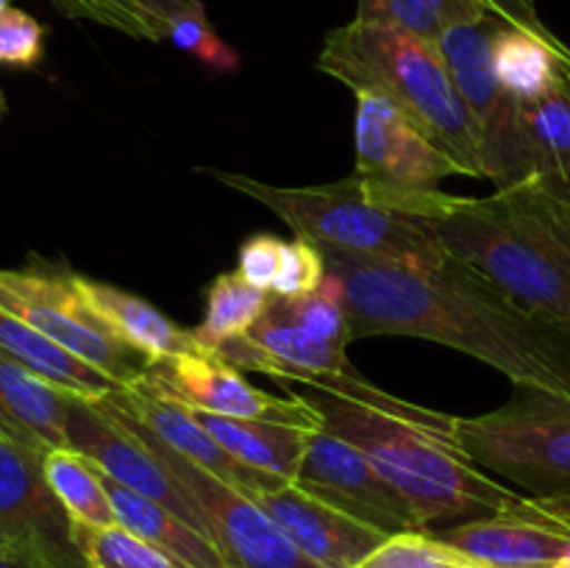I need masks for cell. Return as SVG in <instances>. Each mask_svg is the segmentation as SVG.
Returning a JSON list of instances; mask_svg holds the SVG:
<instances>
[{
    "mask_svg": "<svg viewBox=\"0 0 570 568\" xmlns=\"http://www.w3.org/2000/svg\"><path fill=\"white\" fill-rule=\"evenodd\" d=\"M340 278L351 340L417 337L465 351L504 373L518 388L570 399V340L532 315L465 262L443 267L384 265L345 251L321 248Z\"/></svg>",
    "mask_w": 570,
    "mask_h": 568,
    "instance_id": "cell-1",
    "label": "cell"
},
{
    "mask_svg": "<svg viewBox=\"0 0 570 568\" xmlns=\"http://www.w3.org/2000/svg\"><path fill=\"white\" fill-rule=\"evenodd\" d=\"M445 254L546 323H570V254L554 193L538 178L484 198L451 195L432 217Z\"/></svg>",
    "mask_w": 570,
    "mask_h": 568,
    "instance_id": "cell-2",
    "label": "cell"
},
{
    "mask_svg": "<svg viewBox=\"0 0 570 568\" xmlns=\"http://www.w3.org/2000/svg\"><path fill=\"white\" fill-rule=\"evenodd\" d=\"M315 67L354 92L384 95L468 178H488L476 126L438 42L387 22L351 20L326 33Z\"/></svg>",
    "mask_w": 570,
    "mask_h": 568,
    "instance_id": "cell-3",
    "label": "cell"
},
{
    "mask_svg": "<svg viewBox=\"0 0 570 568\" xmlns=\"http://www.w3.org/2000/svg\"><path fill=\"white\" fill-rule=\"evenodd\" d=\"M304 399L321 412L326 432L356 445L410 501L423 527L445 518L493 516L521 496L493 482L445 434L321 390Z\"/></svg>",
    "mask_w": 570,
    "mask_h": 568,
    "instance_id": "cell-4",
    "label": "cell"
},
{
    "mask_svg": "<svg viewBox=\"0 0 570 568\" xmlns=\"http://www.w3.org/2000/svg\"><path fill=\"white\" fill-rule=\"evenodd\" d=\"M204 173L276 212L295 237L309 239L317 248L345 251L362 259L415 271H434L449 262L432 221L373 204L354 173L317 187H276L228 170Z\"/></svg>",
    "mask_w": 570,
    "mask_h": 568,
    "instance_id": "cell-5",
    "label": "cell"
},
{
    "mask_svg": "<svg viewBox=\"0 0 570 568\" xmlns=\"http://www.w3.org/2000/svg\"><path fill=\"white\" fill-rule=\"evenodd\" d=\"M454 440L473 466L532 496H570V399L515 384L499 410L456 415Z\"/></svg>",
    "mask_w": 570,
    "mask_h": 568,
    "instance_id": "cell-6",
    "label": "cell"
},
{
    "mask_svg": "<svg viewBox=\"0 0 570 568\" xmlns=\"http://www.w3.org/2000/svg\"><path fill=\"white\" fill-rule=\"evenodd\" d=\"M354 95V176L365 195L384 209L432 221L451 200L440 184L465 170L384 95Z\"/></svg>",
    "mask_w": 570,
    "mask_h": 568,
    "instance_id": "cell-7",
    "label": "cell"
},
{
    "mask_svg": "<svg viewBox=\"0 0 570 568\" xmlns=\"http://www.w3.org/2000/svg\"><path fill=\"white\" fill-rule=\"evenodd\" d=\"M215 354L226 360L228 365L239 368V371L265 373V376L278 379V382H304L312 390L390 412L401 421L417 423V427H426L454 440L456 415H445V412L432 410V407L412 404V401H404L399 395L387 393V390L376 388L351 365L345 349L309 337L295 323L284 321L271 310L259 317V323L248 334L217 345Z\"/></svg>",
    "mask_w": 570,
    "mask_h": 568,
    "instance_id": "cell-8",
    "label": "cell"
},
{
    "mask_svg": "<svg viewBox=\"0 0 570 568\" xmlns=\"http://www.w3.org/2000/svg\"><path fill=\"white\" fill-rule=\"evenodd\" d=\"M98 404L111 418L126 423L165 462L178 488L193 499V505L204 516L212 543L220 551L226 568H321L287 538V532L267 516L265 507L256 505L237 484L226 482L198 462L173 451L170 445L154 438L137 418L111 404L109 399H98Z\"/></svg>",
    "mask_w": 570,
    "mask_h": 568,
    "instance_id": "cell-9",
    "label": "cell"
},
{
    "mask_svg": "<svg viewBox=\"0 0 570 568\" xmlns=\"http://www.w3.org/2000/svg\"><path fill=\"white\" fill-rule=\"evenodd\" d=\"M0 310L98 368L120 388L137 382L148 368L142 354L98 321L78 290V273L65 265L31 262L26 267H0Z\"/></svg>",
    "mask_w": 570,
    "mask_h": 568,
    "instance_id": "cell-10",
    "label": "cell"
},
{
    "mask_svg": "<svg viewBox=\"0 0 570 568\" xmlns=\"http://www.w3.org/2000/svg\"><path fill=\"white\" fill-rule=\"evenodd\" d=\"M507 26L499 17L460 22L438 39L443 59L465 100L482 145L484 173L495 189L534 178V159L523 126L521 100L507 92L493 67L495 31Z\"/></svg>",
    "mask_w": 570,
    "mask_h": 568,
    "instance_id": "cell-11",
    "label": "cell"
},
{
    "mask_svg": "<svg viewBox=\"0 0 570 568\" xmlns=\"http://www.w3.org/2000/svg\"><path fill=\"white\" fill-rule=\"evenodd\" d=\"M440 538L479 568H551L570 549V496H518Z\"/></svg>",
    "mask_w": 570,
    "mask_h": 568,
    "instance_id": "cell-12",
    "label": "cell"
},
{
    "mask_svg": "<svg viewBox=\"0 0 570 568\" xmlns=\"http://www.w3.org/2000/svg\"><path fill=\"white\" fill-rule=\"evenodd\" d=\"M142 376L156 390L187 404L189 410L323 429L321 412L304 395L282 399V395L265 393V390L254 388L239 368L228 365L212 351H189V354L150 362Z\"/></svg>",
    "mask_w": 570,
    "mask_h": 568,
    "instance_id": "cell-13",
    "label": "cell"
},
{
    "mask_svg": "<svg viewBox=\"0 0 570 568\" xmlns=\"http://www.w3.org/2000/svg\"><path fill=\"white\" fill-rule=\"evenodd\" d=\"M295 484L387 535L426 529L410 501L371 466V460L326 429H317L309 438Z\"/></svg>",
    "mask_w": 570,
    "mask_h": 568,
    "instance_id": "cell-14",
    "label": "cell"
},
{
    "mask_svg": "<svg viewBox=\"0 0 570 568\" xmlns=\"http://www.w3.org/2000/svg\"><path fill=\"white\" fill-rule=\"evenodd\" d=\"M67 443L78 454L87 457L98 471L111 477L115 482L159 501L167 510L181 516L189 527L204 532L209 538L204 516L193 505L187 493L178 488L176 479L165 468V462L154 454L145 440H139L126 423L111 418L98 401L78 399L70 395V410H67ZM212 540V538H209Z\"/></svg>",
    "mask_w": 570,
    "mask_h": 568,
    "instance_id": "cell-15",
    "label": "cell"
},
{
    "mask_svg": "<svg viewBox=\"0 0 570 568\" xmlns=\"http://www.w3.org/2000/svg\"><path fill=\"white\" fill-rule=\"evenodd\" d=\"M0 540L31 549L48 568H87L72 521L50 490L42 457L0 434Z\"/></svg>",
    "mask_w": 570,
    "mask_h": 568,
    "instance_id": "cell-16",
    "label": "cell"
},
{
    "mask_svg": "<svg viewBox=\"0 0 570 568\" xmlns=\"http://www.w3.org/2000/svg\"><path fill=\"white\" fill-rule=\"evenodd\" d=\"M250 499L321 568H356L390 538L382 529L337 510L295 482H282Z\"/></svg>",
    "mask_w": 570,
    "mask_h": 568,
    "instance_id": "cell-17",
    "label": "cell"
},
{
    "mask_svg": "<svg viewBox=\"0 0 570 568\" xmlns=\"http://www.w3.org/2000/svg\"><path fill=\"white\" fill-rule=\"evenodd\" d=\"M106 399H109L111 404L120 407V410H126L128 415L137 418L154 438H159L161 443L170 445L173 451H178V454L187 457V460L198 462V466L217 473V477H223L226 482L237 484L243 493L254 496L259 493V490L282 484L278 479L265 477V473L243 466L237 457L228 454V451L206 432L204 423L195 418V410H189L187 404H181V401L170 399V395H165L161 390H156L145 376L126 384V388L115 390V393H109Z\"/></svg>",
    "mask_w": 570,
    "mask_h": 568,
    "instance_id": "cell-18",
    "label": "cell"
},
{
    "mask_svg": "<svg viewBox=\"0 0 570 568\" xmlns=\"http://www.w3.org/2000/svg\"><path fill=\"white\" fill-rule=\"evenodd\" d=\"M70 393L33 376L0 354V434L33 454L70 449L67 443Z\"/></svg>",
    "mask_w": 570,
    "mask_h": 568,
    "instance_id": "cell-19",
    "label": "cell"
},
{
    "mask_svg": "<svg viewBox=\"0 0 570 568\" xmlns=\"http://www.w3.org/2000/svg\"><path fill=\"white\" fill-rule=\"evenodd\" d=\"M78 290H81L89 310L98 315V321L120 343L142 354L148 365L167 360V356L206 351L195 337V332L178 326L176 321H170L165 312L156 310L150 301L139 298V295L126 293L115 284L98 282V278L81 276V273H78Z\"/></svg>",
    "mask_w": 570,
    "mask_h": 568,
    "instance_id": "cell-20",
    "label": "cell"
},
{
    "mask_svg": "<svg viewBox=\"0 0 570 568\" xmlns=\"http://www.w3.org/2000/svg\"><path fill=\"white\" fill-rule=\"evenodd\" d=\"M195 418L206 427V432L223 445L243 466L278 479V482H295L301 460L306 454L309 438L317 429L295 427L282 421H262V418H226L198 412Z\"/></svg>",
    "mask_w": 570,
    "mask_h": 568,
    "instance_id": "cell-21",
    "label": "cell"
},
{
    "mask_svg": "<svg viewBox=\"0 0 570 568\" xmlns=\"http://www.w3.org/2000/svg\"><path fill=\"white\" fill-rule=\"evenodd\" d=\"M0 354H6L53 388L78 395V399L98 401L120 390L115 379L100 373L89 362L78 360L76 354L61 349L59 343L39 334L37 329H31L26 321L6 310H0Z\"/></svg>",
    "mask_w": 570,
    "mask_h": 568,
    "instance_id": "cell-22",
    "label": "cell"
},
{
    "mask_svg": "<svg viewBox=\"0 0 570 568\" xmlns=\"http://www.w3.org/2000/svg\"><path fill=\"white\" fill-rule=\"evenodd\" d=\"M98 473L100 479H104L106 496H109L111 510H115V518L120 527L131 529L139 538L150 540V543H156L159 549L170 551L178 560L187 562L189 568H226L217 546L212 543L204 532L189 527L181 516L167 510L159 501L126 488V484L115 482V479L106 477L104 471Z\"/></svg>",
    "mask_w": 570,
    "mask_h": 568,
    "instance_id": "cell-23",
    "label": "cell"
},
{
    "mask_svg": "<svg viewBox=\"0 0 570 568\" xmlns=\"http://www.w3.org/2000/svg\"><path fill=\"white\" fill-rule=\"evenodd\" d=\"M493 67L507 92L529 104L560 81L570 67V48L554 31L501 26L493 39Z\"/></svg>",
    "mask_w": 570,
    "mask_h": 568,
    "instance_id": "cell-24",
    "label": "cell"
},
{
    "mask_svg": "<svg viewBox=\"0 0 570 568\" xmlns=\"http://www.w3.org/2000/svg\"><path fill=\"white\" fill-rule=\"evenodd\" d=\"M534 178L570 198V67L540 98L521 104Z\"/></svg>",
    "mask_w": 570,
    "mask_h": 568,
    "instance_id": "cell-25",
    "label": "cell"
},
{
    "mask_svg": "<svg viewBox=\"0 0 570 568\" xmlns=\"http://www.w3.org/2000/svg\"><path fill=\"white\" fill-rule=\"evenodd\" d=\"M42 471L50 490L65 507L72 523L111 527L117 523L98 468L76 449H56L42 457Z\"/></svg>",
    "mask_w": 570,
    "mask_h": 568,
    "instance_id": "cell-26",
    "label": "cell"
},
{
    "mask_svg": "<svg viewBox=\"0 0 570 568\" xmlns=\"http://www.w3.org/2000/svg\"><path fill=\"white\" fill-rule=\"evenodd\" d=\"M267 304L271 293L248 284L237 271L220 273L206 290V315L204 323L193 329L195 337L215 354L217 345L248 334L267 312Z\"/></svg>",
    "mask_w": 570,
    "mask_h": 568,
    "instance_id": "cell-27",
    "label": "cell"
},
{
    "mask_svg": "<svg viewBox=\"0 0 570 568\" xmlns=\"http://www.w3.org/2000/svg\"><path fill=\"white\" fill-rule=\"evenodd\" d=\"M484 17H499L488 0H356L354 20L387 22L438 42L449 28Z\"/></svg>",
    "mask_w": 570,
    "mask_h": 568,
    "instance_id": "cell-28",
    "label": "cell"
},
{
    "mask_svg": "<svg viewBox=\"0 0 570 568\" xmlns=\"http://www.w3.org/2000/svg\"><path fill=\"white\" fill-rule=\"evenodd\" d=\"M61 14L115 28L134 39L167 42L170 26L195 0H50Z\"/></svg>",
    "mask_w": 570,
    "mask_h": 568,
    "instance_id": "cell-29",
    "label": "cell"
},
{
    "mask_svg": "<svg viewBox=\"0 0 570 568\" xmlns=\"http://www.w3.org/2000/svg\"><path fill=\"white\" fill-rule=\"evenodd\" d=\"M72 540L87 568H189L176 555L139 538L120 523L111 527L72 523Z\"/></svg>",
    "mask_w": 570,
    "mask_h": 568,
    "instance_id": "cell-30",
    "label": "cell"
},
{
    "mask_svg": "<svg viewBox=\"0 0 570 568\" xmlns=\"http://www.w3.org/2000/svg\"><path fill=\"white\" fill-rule=\"evenodd\" d=\"M267 310L276 312L284 321L295 323L301 332H306L315 340H323V343L340 345V349L351 343L343 284H340V278L332 271L326 273L321 287L315 293L304 295V298H278V295L271 293Z\"/></svg>",
    "mask_w": 570,
    "mask_h": 568,
    "instance_id": "cell-31",
    "label": "cell"
},
{
    "mask_svg": "<svg viewBox=\"0 0 570 568\" xmlns=\"http://www.w3.org/2000/svg\"><path fill=\"white\" fill-rule=\"evenodd\" d=\"M356 568H479L462 551L445 543L440 535L417 532L390 535Z\"/></svg>",
    "mask_w": 570,
    "mask_h": 568,
    "instance_id": "cell-32",
    "label": "cell"
},
{
    "mask_svg": "<svg viewBox=\"0 0 570 568\" xmlns=\"http://www.w3.org/2000/svg\"><path fill=\"white\" fill-rule=\"evenodd\" d=\"M167 42H173L178 50L195 56L200 65L212 67L217 72L239 70V53L212 28L209 17H206V6L200 0H195L187 11H181L173 20Z\"/></svg>",
    "mask_w": 570,
    "mask_h": 568,
    "instance_id": "cell-33",
    "label": "cell"
},
{
    "mask_svg": "<svg viewBox=\"0 0 570 568\" xmlns=\"http://www.w3.org/2000/svg\"><path fill=\"white\" fill-rule=\"evenodd\" d=\"M328 267L323 259V251L309 239H289L282 248V262H278L276 282H273V295L278 298H304L315 293L326 278Z\"/></svg>",
    "mask_w": 570,
    "mask_h": 568,
    "instance_id": "cell-34",
    "label": "cell"
},
{
    "mask_svg": "<svg viewBox=\"0 0 570 568\" xmlns=\"http://www.w3.org/2000/svg\"><path fill=\"white\" fill-rule=\"evenodd\" d=\"M45 26L22 9L0 17V67L33 70L45 59Z\"/></svg>",
    "mask_w": 570,
    "mask_h": 568,
    "instance_id": "cell-35",
    "label": "cell"
},
{
    "mask_svg": "<svg viewBox=\"0 0 570 568\" xmlns=\"http://www.w3.org/2000/svg\"><path fill=\"white\" fill-rule=\"evenodd\" d=\"M284 239L273 237V234H254L239 245L237 254V273L254 287L271 293L273 282H276L278 262H282Z\"/></svg>",
    "mask_w": 570,
    "mask_h": 568,
    "instance_id": "cell-36",
    "label": "cell"
},
{
    "mask_svg": "<svg viewBox=\"0 0 570 568\" xmlns=\"http://www.w3.org/2000/svg\"><path fill=\"white\" fill-rule=\"evenodd\" d=\"M490 9L501 17L504 22L518 28H529V31H551L549 26L543 22V17L538 14V6L534 0H488Z\"/></svg>",
    "mask_w": 570,
    "mask_h": 568,
    "instance_id": "cell-37",
    "label": "cell"
},
{
    "mask_svg": "<svg viewBox=\"0 0 570 568\" xmlns=\"http://www.w3.org/2000/svg\"><path fill=\"white\" fill-rule=\"evenodd\" d=\"M0 568H48L31 549L0 540Z\"/></svg>",
    "mask_w": 570,
    "mask_h": 568,
    "instance_id": "cell-38",
    "label": "cell"
},
{
    "mask_svg": "<svg viewBox=\"0 0 570 568\" xmlns=\"http://www.w3.org/2000/svg\"><path fill=\"white\" fill-rule=\"evenodd\" d=\"M551 193H554V189H551ZM554 204H557V217H560V226H562V237H566L568 254H570V198L568 195L554 193Z\"/></svg>",
    "mask_w": 570,
    "mask_h": 568,
    "instance_id": "cell-39",
    "label": "cell"
},
{
    "mask_svg": "<svg viewBox=\"0 0 570 568\" xmlns=\"http://www.w3.org/2000/svg\"><path fill=\"white\" fill-rule=\"evenodd\" d=\"M551 568H570V549L566 551V555H562V560L557 562V566H551Z\"/></svg>",
    "mask_w": 570,
    "mask_h": 568,
    "instance_id": "cell-40",
    "label": "cell"
},
{
    "mask_svg": "<svg viewBox=\"0 0 570 568\" xmlns=\"http://www.w3.org/2000/svg\"><path fill=\"white\" fill-rule=\"evenodd\" d=\"M9 9H11V0H0V17H3Z\"/></svg>",
    "mask_w": 570,
    "mask_h": 568,
    "instance_id": "cell-41",
    "label": "cell"
},
{
    "mask_svg": "<svg viewBox=\"0 0 570 568\" xmlns=\"http://www.w3.org/2000/svg\"><path fill=\"white\" fill-rule=\"evenodd\" d=\"M560 329H562V332H566V337L570 340V323H562V326H560Z\"/></svg>",
    "mask_w": 570,
    "mask_h": 568,
    "instance_id": "cell-42",
    "label": "cell"
},
{
    "mask_svg": "<svg viewBox=\"0 0 570 568\" xmlns=\"http://www.w3.org/2000/svg\"><path fill=\"white\" fill-rule=\"evenodd\" d=\"M3 109H6V100H3V92H0V117H3Z\"/></svg>",
    "mask_w": 570,
    "mask_h": 568,
    "instance_id": "cell-43",
    "label": "cell"
}]
</instances>
